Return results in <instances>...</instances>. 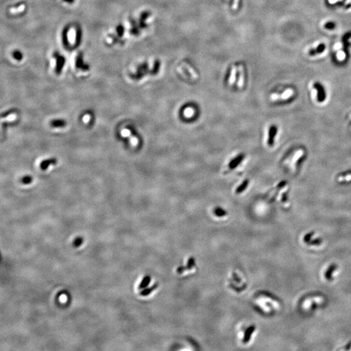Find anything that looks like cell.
<instances>
[{"label":"cell","instance_id":"cell-1","mask_svg":"<svg viewBox=\"0 0 351 351\" xmlns=\"http://www.w3.org/2000/svg\"><path fill=\"white\" fill-rule=\"evenodd\" d=\"M314 88L317 91V100L318 102H324L326 98V94L323 85L319 82H315L314 85Z\"/></svg>","mask_w":351,"mask_h":351},{"label":"cell","instance_id":"cell-2","mask_svg":"<svg viewBox=\"0 0 351 351\" xmlns=\"http://www.w3.org/2000/svg\"><path fill=\"white\" fill-rule=\"evenodd\" d=\"M76 67L77 69H81L83 71L89 70V69H90L89 65L87 64L84 63L83 53L81 52H80L77 55L76 61Z\"/></svg>","mask_w":351,"mask_h":351},{"label":"cell","instance_id":"cell-3","mask_svg":"<svg viewBox=\"0 0 351 351\" xmlns=\"http://www.w3.org/2000/svg\"><path fill=\"white\" fill-rule=\"evenodd\" d=\"M304 151L303 150L300 149L298 150L292 157V160L290 161V165L293 168H295L297 167L298 162L301 160V158L304 157Z\"/></svg>","mask_w":351,"mask_h":351},{"label":"cell","instance_id":"cell-4","mask_svg":"<svg viewBox=\"0 0 351 351\" xmlns=\"http://www.w3.org/2000/svg\"><path fill=\"white\" fill-rule=\"evenodd\" d=\"M56 68H55V72L56 73H57V74H60L62 72V69H63V67L65 66V57L64 56H62V55H59L56 58Z\"/></svg>","mask_w":351,"mask_h":351},{"label":"cell","instance_id":"cell-5","mask_svg":"<svg viewBox=\"0 0 351 351\" xmlns=\"http://www.w3.org/2000/svg\"><path fill=\"white\" fill-rule=\"evenodd\" d=\"M278 132V129L276 126H271L269 129V139H268V144L270 146H272L274 144V138Z\"/></svg>","mask_w":351,"mask_h":351},{"label":"cell","instance_id":"cell-6","mask_svg":"<svg viewBox=\"0 0 351 351\" xmlns=\"http://www.w3.org/2000/svg\"><path fill=\"white\" fill-rule=\"evenodd\" d=\"M255 330H256V326H254V325H252L247 328L245 331L244 337H243V343H247L249 342V341H250V339L251 338L252 334L253 333V332L255 331Z\"/></svg>","mask_w":351,"mask_h":351},{"label":"cell","instance_id":"cell-7","mask_svg":"<svg viewBox=\"0 0 351 351\" xmlns=\"http://www.w3.org/2000/svg\"><path fill=\"white\" fill-rule=\"evenodd\" d=\"M69 31V27L66 26L64 28L63 32H62V38H63L62 39V41H63L65 48L66 49L69 48V45H70L69 42V37H68Z\"/></svg>","mask_w":351,"mask_h":351},{"label":"cell","instance_id":"cell-8","mask_svg":"<svg viewBox=\"0 0 351 351\" xmlns=\"http://www.w3.org/2000/svg\"><path fill=\"white\" fill-rule=\"evenodd\" d=\"M57 163V160L55 159V158H51V159H48V160H44L43 161H42L41 163V168L43 171H45V170H46V168H48L50 165H55Z\"/></svg>","mask_w":351,"mask_h":351},{"label":"cell","instance_id":"cell-9","mask_svg":"<svg viewBox=\"0 0 351 351\" xmlns=\"http://www.w3.org/2000/svg\"><path fill=\"white\" fill-rule=\"evenodd\" d=\"M337 181L340 183H348L351 181V172L349 171L341 174L337 177Z\"/></svg>","mask_w":351,"mask_h":351},{"label":"cell","instance_id":"cell-10","mask_svg":"<svg viewBox=\"0 0 351 351\" xmlns=\"http://www.w3.org/2000/svg\"><path fill=\"white\" fill-rule=\"evenodd\" d=\"M325 44H320L319 46L317 47L315 49H311L310 52H309V54L310 55H315L316 54H319L321 53L322 52H323L325 49Z\"/></svg>","mask_w":351,"mask_h":351},{"label":"cell","instance_id":"cell-11","mask_svg":"<svg viewBox=\"0 0 351 351\" xmlns=\"http://www.w3.org/2000/svg\"><path fill=\"white\" fill-rule=\"evenodd\" d=\"M50 125L53 128H63L66 125V122L64 120L56 119L51 121Z\"/></svg>","mask_w":351,"mask_h":351},{"label":"cell","instance_id":"cell-12","mask_svg":"<svg viewBox=\"0 0 351 351\" xmlns=\"http://www.w3.org/2000/svg\"><path fill=\"white\" fill-rule=\"evenodd\" d=\"M150 281H151L150 276H145L144 277V278L143 279L142 282H140V285L139 286V290H144V289L146 288L148 286Z\"/></svg>","mask_w":351,"mask_h":351},{"label":"cell","instance_id":"cell-13","mask_svg":"<svg viewBox=\"0 0 351 351\" xmlns=\"http://www.w3.org/2000/svg\"><path fill=\"white\" fill-rule=\"evenodd\" d=\"M337 269V267L335 265H331L330 267H329L327 270V271L326 272V274H325V276L327 280H332V274L334 273L335 270Z\"/></svg>","mask_w":351,"mask_h":351},{"label":"cell","instance_id":"cell-14","mask_svg":"<svg viewBox=\"0 0 351 351\" xmlns=\"http://www.w3.org/2000/svg\"><path fill=\"white\" fill-rule=\"evenodd\" d=\"M81 38H82V30L81 27H77L76 30V42H75V46L77 47L80 45L81 42Z\"/></svg>","mask_w":351,"mask_h":351},{"label":"cell","instance_id":"cell-15","mask_svg":"<svg viewBox=\"0 0 351 351\" xmlns=\"http://www.w3.org/2000/svg\"><path fill=\"white\" fill-rule=\"evenodd\" d=\"M243 158H244V155H241V156L237 157V158H235V160H234L230 163V168L231 169L235 168L237 165H239V163L242 161V160H243Z\"/></svg>","mask_w":351,"mask_h":351},{"label":"cell","instance_id":"cell-16","mask_svg":"<svg viewBox=\"0 0 351 351\" xmlns=\"http://www.w3.org/2000/svg\"><path fill=\"white\" fill-rule=\"evenodd\" d=\"M195 114V111L194 108H192V107H186V108L183 110V115L184 116H185V118H192V116H193Z\"/></svg>","mask_w":351,"mask_h":351},{"label":"cell","instance_id":"cell-17","mask_svg":"<svg viewBox=\"0 0 351 351\" xmlns=\"http://www.w3.org/2000/svg\"><path fill=\"white\" fill-rule=\"evenodd\" d=\"M157 287V284H155L154 286H153L151 287L145 288V289H144V290H143L142 291H141V292L140 293V295L141 296H144V297L148 296V295H150V294L152 292L154 291Z\"/></svg>","mask_w":351,"mask_h":351},{"label":"cell","instance_id":"cell-18","mask_svg":"<svg viewBox=\"0 0 351 351\" xmlns=\"http://www.w3.org/2000/svg\"><path fill=\"white\" fill-rule=\"evenodd\" d=\"M248 183H249V181L248 179L245 180V182H243V183L239 187H237V189L236 190V193L239 194V193H241L242 192L244 191L246 189V188L247 187Z\"/></svg>","mask_w":351,"mask_h":351},{"label":"cell","instance_id":"cell-19","mask_svg":"<svg viewBox=\"0 0 351 351\" xmlns=\"http://www.w3.org/2000/svg\"><path fill=\"white\" fill-rule=\"evenodd\" d=\"M13 57L18 61H20L23 59V53H22L21 52L18 50H16L13 53Z\"/></svg>","mask_w":351,"mask_h":351},{"label":"cell","instance_id":"cell-20","mask_svg":"<svg viewBox=\"0 0 351 351\" xmlns=\"http://www.w3.org/2000/svg\"><path fill=\"white\" fill-rule=\"evenodd\" d=\"M83 239L81 237H78L74 239V241H73V245L74 247L77 248L80 247L83 244Z\"/></svg>","mask_w":351,"mask_h":351},{"label":"cell","instance_id":"cell-21","mask_svg":"<svg viewBox=\"0 0 351 351\" xmlns=\"http://www.w3.org/2000/svg\"><path fill=\"white\" fill-rule=\"evenodd\" d=\"M215 214L217 217H221L226 216V215H227V213H226L224 210H223V209L217 208L215 210Z\"/></svg>","mask_w":351,"mask_h":351},{"label":"cell","instance_id":"cell-22","mask_svg":"<svg viewBox=\"0 0 351 351\" xmlns=\"http://www.w3.org/2000/svg\"><path fill=\"white\" fill-rule=\"evenodd\" d=\"M336 26V23L333 22H327V23H326L325 25V27L326 28V29L330 30H332L334 29Z\"/></svg>","mask_w":351,"mask_h":351},{"label":"cell","instance_id":"cell-23","mask_svg":"<svg viewBox=\"0 0 351 351\" xmlns=\"http://www.w3.org/2000/svg\"><path fill=\"white\" fill-rule=\"evenodd\" d=\"M116 32L118 35L120 37H122L124 35V27L122 25L120 24L118 25L116 27Z\"/></svg>","mask_w":351,"mask_h":351},{"label":"cell","instance_id":"cell-24","mask_svg":"<svg viewBox=\"0 0 351 351\" xmlns=\"http://www.w3.org/2000/svg\"><path fill=\"white\" fill-rule=\"evenodd\" d=\"M195 265V259L193 258H191L188 260V263H187V267L188 269H191L192 267H194Z\"/></svg>","mask_w":351,"mask_h":351},{"label":"cell","instance_id":"cell-25","mask_svg":"<svg viewBox=\"0 0 351 351\" xmlns=\"http://www.w3.org/2000/svg\"><path fill=\"white\" fill-rule=\"evenodd\" d=\"M32 182V178L30 176H26L22 179V182L24 184H29Z\"/></svg>","mask_w":351,"mask_h":351},{"label":"cell","instance_id":"cell-26","mask_svg":"<svg viewBox=\"0 0 351 351\" xmlns=\"http://www.w3.org/2000/svg\"><path fill=\"white\" fill-rule=\"evenodd\" d=\"M63 1L64 2H66V3H70V4H71V3H73V2H74L75 0H63Z\"/></svg>","mask_w":351,"mask_h":351},{"label":"cell","instance_id":"cell-27","mask_svg":"<svg viewBox=\"0 0 351 351\" xmlns=\"http://www.w3.org/2000/svg\"><path fill=\"white\" fill-rule=\"evenodd\" d=\"M59 55H60V54H59V53L58 52H55L53 53V57H54L55 58L57 57H58Z\"/></svg>","mask_w":351,"mask_h":351}]
</instances>
